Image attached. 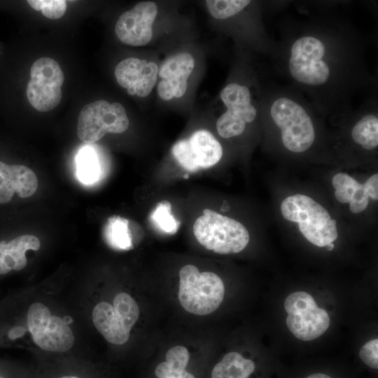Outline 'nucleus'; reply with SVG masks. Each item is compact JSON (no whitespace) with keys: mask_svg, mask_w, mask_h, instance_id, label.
<instances>
[{"mask_svg":"<svg viewBox=\"0 0 378 378\" xmlns=\"http://www.w3.org/2000/svg\"><path fill=\"white\" fill-rule=\"evenodd\" d=\"M284 218L298 223L302 235L312 244L323 247L336 240V220L328 211L311 197L296 194L286 197L281 204Z\"/></svg>","mask_w":378,"mask_h":378,"instance_id":"f257e3e1","label":"nucleus"},{"mask_svg":"<svg viewBox=\"0 0 378 378\" xmlns=\"http://www.w3.org/2000/svg\"><path fill=\"white\" fill-rule=\"evenodd\" d=\"M178 298L188 312L206 315L216 311L223 300L225 287L222 279L211 272H200L192 265L179 272Z\"/></svg>","mask_w":378,"mask_h":378,"instance_id":"f03ea898","label":"nucleus"},{"mask_svg":"<svg viewBox=\"0 0 378 378\" xmlns=\"http://www.w3.org/2000/svg\"><path fill=\"white\" fill-rule=\"evenodd\" d=\"M193 233L202 246L219 254L239 253L249 241L248 232L241 223L209 209L195 221Z\"/></svg>","mask_w":378,"mask_h":378,"instance_id":"7ed1b4c3","label":"nucleus"},{"mask_svg":"<svg viewBox=\"0 0 378 378\" xmlns=\"http://www.w3.org/2000/svg\"><path fill=\"white\" fill-rule=\"evenodd\" d=\"M270 115L280 129L284 146L290 151L302 153L315 138L312 120L304 108L293 99L281 97L274 101Z\"/></svg>","mask_w":378,"mask_h":378,"instance_id":"20e7f679","label":"nucleus"},{"mask_svg":"<svg viewBox=\"0 0 378 378\" xmlns=\"http://www.w3.org/2000/svg\"><path fill=\"white\" fill-rule=\"evenodd\" d=\"M139 316L136 302L126 293H118L113 305L101 302L92 310V321L97 330L106 341L116 345L128 341L130 330Z\"/></svg>","mask_w":378,"mask_h":378,"instance_id":"39448f33","label":"nucleus"},{"mask_svg":"<svg viewBox=\"0 0 378 378\" xmlns=\"http://www.w3.org/2000/svg\"><path fill=\"white\" fill-rule=\"evenodd\" d=\"M326 54V45L320 38L311 35L298 38L290 48L288 69L291 76L309 86L325 84L331 72Z\"/></svg>","mask_w":378,"mask_h":378,"instance_id":"423d86ee","label":"nucleus"},{"mask_svg":"<svg viewBox=\"0 0 378 378\" xmlns=\"http://www.w3.org/2000/svg\"><path fill=\"white\" fill-rule=\"evenodd\" d=\"M128 126L129 119L121 104H110L101 99L81 108L78 118L77 135L82 141L92 144L107 133H122Z\"/></svg>","mask_w":378,"mask_h":378,"instance_id":"0eeeda50","label":"nucleus"},{"mask_svg":"<svg viewBox=\"0 0 378 378\" xmlns=\"http://www.w3.org/2000/svg\"><path fill=\"white\" fill-rule=\"evenodd\" d=\"M288 316L286 325L293 335L303 341L319 337L330 323L327 312L317 306L313 297L304 291H296L285 300Z\"/></svg>","mask_w":378,"mask_h":378,"instance_id":"6e6552de","label":"nucleus"},{"mask_svg":"<svg viewBox=\"0 0 378 378\" xmlns=\"http://www.w3.org/2000/svg\"><path fill=\"white\" fill-rule=\"evenodd\" d=\"M27 324L34 342L42 349L64 352L74 345V333L63 318L52 316L48 307L36 302L29 307Z\"/></svg>","mask_w":378,"mask_h":378,"instance_id":"1a4fd4ad","label":"nucleus"},{"mask_svg":"<svg viewBox=\"0 0 378 378\" xmlns=\"http://www.w3.org/2000/svg\"><path fill=\"white\" fill-rule=\"evenodd\" d=\"M220 97L227 111L216 121L218 134L223 138L241 134L246 124L252 122L257 115L248 88L245 85L230 83L223 88Z\"/></svg>","mask_w":378,"mask_h":378,"instance_id":"9d476101","label":"nucleus"},{"mask_svg":"<svg viewBox=\"0 0 378 378\" xmlns=\"http://www.w3.org/2000/svg\"><path fill=\"white\" fill-rule=\"evenodd\" d=\"M172 152L179 164L190 172L209 168L217 164L223 155L220 144L205 130H197L188 139L178 141Z\"/></svg>","mask_w":378,"mask_h":378,"instance_id":"9b49d317","label":"nucleus"},{"mask_svg":"<svg viewBox=\"0 0 378 378\" xmlns=\"http://www.w3.org/2000/svg\"><path fill=\"white\" fill-rule=\"evenodd\" d=\"M158 13V6L153 1H141L125 11L118 18L115 31L125 44L144 46L153 37V24Z\"/></svg>","mask_w":378,"mask_h":378,"instance_id":"f8f14e48","label":"nucleus"},{"mask_svg":"<svg viewBox=\"0 0 378 378\" xmlns=\"http://www.w3.org/2000/svg\"><path fill=\"white\" fill-rule=\"evenodd\" d=\"M194 66L193 57L186 52L167 58L158 68V76L160 80L157 90L159 97L164 101H169L183 96Z\"/></svg>","mask_w":378,"mask_h":378,"instance_id":"ddd939ff","label":"nucleus"},{"mask_svg":"<svg viewBox=\"0 0 378 378\" xmlns=\"http://www.w3.org/2000/svg\"><path fill=\"white\" fill-rule=\"evenodd\" d=\"M158 76V66L153 62L129 57L119 62L115 69L118 84L130 95L147 97L153 90Z\"/></svg>","mask_w":378,"mask_h":378,"instance_id":"4468645a","label":"nucleus"},{"mask_svg":"<svg viewBox=\"0 0 378 378\" xmlns=\"http://www.w3.org/2000/svg\"><path fill=\"white\" fill-rule=\"evenodd\" d=\"M37 187V177L31 169L0 161V204L10 202L15 194L22 198L29 197Z\"/></svg>","mask_w":378,"mask_h":378,"instance_id":"2eb2a0df","label":"nucleus"},{"mask_svg":"<svg viewBox=\"0 0 378 378\" xmlns=\"http://www.w3.org/2000/svg\"><path fill=\"white\" fill-rule=\"evenodd\" d=\"M40 246L38 237L31 234L20 235L8 241H0V276L24 269L27 262L26 251H37Z\"/></svg>","mask_w":378,"mask_h":378,"instance_id":"dca6fc26","label":"nucleus"},{"mask_svg":"<svg viewBox=\"0 0 378 378\" xmlns=\"http://www.w3.org/2000/svg\"><path fill=\"white\" fill-rule=\"evenodd\" d=\"M256 369L253 360L232 351L226 354L214 366L211 378H250Z\"/></svg>","mask_w":378,"mask_h":378,"instance_id":"f3484780","label":"nucleus"},{"mask_svg":"<svg viewBox=\"0 0 378 378\" xmlns=\"http://www.w3.org/2000/svg\"><path fill=\"white\" fill-rule=\"evenodd\" d=\"M26 93L30 104L41 112L55 108L62 97L60 87L46 85L32 80L27 84Z\"/></svg>","mask_w":378,"mask_h":378,"instance_id":"a211bd4d","label":"nucleus"},{"mask_svg":"<svg viewBox=\"0 0 378 378\" xmlns=\"http://www.w3.org/2000/svg\"><path fill=\"white\" fill-rule=\"evenodd\" d=\"M31 80L50 86L62 85L64 77L59 64L50 57L36 59L30 69Z\"/></svg>","mask_w":378,"mask_h":378,"instance_id":"6ab92c4d","label":"nucleus"},{"mask_svg":"<svg viewBox=\"0 0 378 378\" xmlns=\"http://www.w3.org/2000/svg\"><path fill=\"white\" fill-rule=\"evenodd\" d=\"M353 140L366 150L378 146V118L373 114L363 116L351 130Z\"/></svg>","mask_w":378,"mask_h":378,"instance_id":"aec40b11","label":"nucleus"},{"mask_svg":"<svg viewBox=\"0 0 378 378\" xmlns=\"http://www.w3.org/2000/svg\"><path fill=\"white\" fill-rule=\"evenodd\" d=\"M104 235L108 243L118 249H129L132 246V234L129 220L113 216L109 218L105 227Z\"/></svg>","mask_w":378,"mask_h":378,"instance_id":"412c9836","label":"nucleus"},{"mask_svg":"<svg viewBox=\"0 0 378 378\" xmlns=\"http://www.w3.org/2000/svg\"><path fill=\"white\" fill-rule=\"evenodd\" d=\"M101 167L95 153L90 149L80 152L77 158V176L84 183H91L98 180Z\"/></svg>","mask_w":378,"mask_h":378,"instance_id":"4be33fe9","label":"nucleus"},{"mask_svg":"<svg viewBox=\"0 0 378 378\" xmlns=\"http://www.w3.org/2000/svg\"><path fill=\"white\" fill-rule=\"evenodd\" d=\"M250 3L246 0H207L206 6L214 18L223 20L241 12Z\"/></svg>","mask_w":378,"mask_h":378,"instance_id":"5701e85b","label":"nucleus"},{"mask_svg":"<svg viewBox=\"0 0 378 378\" xmlns=\"http://www.w3.org/2000/svg\"><path fill=\"white\" fill-rule=\"evenodd\" d=\"M188 364V361L180 357L169 356L156 366L155 374L158 378H195L186 371Z\"/></svg>","mask_w":378,"mask_h":378,"instance_id":"b1692460","label":"nucleus"},{"mask_svg":"<svg viewBox=\"0 0 378 378\" xmlns=\"http://www.w3.org/2000/svg\"><path fill=\"white\" fill-rule=\"evenodd\" d=\"M150 218L156 227L167 233L176 232L178 228L179 222L172 213V204L164 200L158 202L150 215Z\"/></svg>","mask_w":378,"mask_h":378,"instance_id":"393cba45","label":"nucleus"},{"mask_svg":"<svg viewBox=\"0 0 378 378\" xmlns=\"http://www.w3.org/2000/svg\"><path fill=\"white\" fill-rule=\"evenodd\" d=\"M332 184L335 188V196L341 203H349L356 189L360 183L345 173H338L332 179Z\"/></svg>","mask_w":378,"mask_h":378,"instance_id":"a878e982","label":"nucleus"},{"mask_svg":"<svg viewBox=\"0 0 378 378\" xmlns=\"http://www.w3.org/2000/svg\"><path fill=\"white\" fill-rule=\"evenodd\" d=\"M359 358L369 368L377 370L378 340L374 339L365 343L360 349Z\"/></svg>","mask_w":378,"mask_h":378,"instance_id":"bb28decb","label":"nucleus"},{"mask_svg":"<svg viewBox=\"0 0 378 378\" xmlns=\"http://www.w3.org/2000/svg\"><path fill=\"white\" fill-rule=\"evenodd\" d=\"M66 10V1L64 0H43L42 14L50 19H59Z\"/></svg>","mask_w":378,"mask_h":378,"instance_id":"cd10ccee","label":"nucleus"},{"mask_svg":"<svg viewBox=\"0 0 378 378\" xmlns=\"http://www.w3.org/2000/svg\"><path fill=\"white\" fill-rule=\"evenodd\" d=\"M369 196L367 194L363 184L360 183L354 191L350 203V210L354 214L364 211L369 204Z\"/></svg>","mask_w":378,"mask_h":378,"instance_id":"c85d7f7f","label":"nucleus"},{"mask_svg":"<svg viewBox=\"0 0 378 378\" xmlns=\"http://www.w3.org/2000/svg\"><path fill=\"white\" fill-rule=\"evenodd\" d=\"M363 187L369 197L373 200L378 199V174L371 176L364 183Z\"/></svg>","mask_w":378,"mask_h":378,"instance_id":"c756f323","label":"nucleus"},{"mask_svg":"<svg viewBox=\"0 0 378 378\" xmlns=\"http://www.w3.org/2000/svg\"><path fill=\"white\" fill-rule=\"evenodd\" d=\"M302 378H337L332 374L323 371H314L306 374Z\"/></svg>","mask_w":378,"mask_h":378,"instance_id":"7c9ffc66","label":"nucleus"},{"mask_svg":"<svg viewBox=\"0 0 378 378\" xmlns=\"http://www.w3.org/2000/svg\"><path fill=\"white\" fill-rule=\"evenodd\" d=\"M29 6L36 10H41L43 0H29Z\"/></svg>","mask_w":378,"mask_h":378,"instance_id":"2f4dec72","label":"nucleus"},{"mask_svg":"<svg viewBox=\"0 0 378 378\" xmlns=\"http://www.w3.org/2000/svg\"><path fill=\"white\" fill-rule=\"evenodd\" d=\"M63 320L67 325L73 322V319L70 316H65L63 318Z\"/></svg>","mask_w":378,"mask_h":378,"instance_id":"473e14b6","label":"nucleus"},{"mask_svg":"<svg viewBox=\"0 0 378 378\" xmlns=\"http://www.w3.org/2000/svg\"><path fill=\"white\" fill-rule=\"evenodd\" d=\"M326 246V248H327V249L328 251H331V250H332L334 248L335 246L332 242V243H330V244H327Z\"/></svg>","mask_w":378,"mask_h":378,"instance_id":"72a5a7b5","label":"nucleus"},{"mask_svg":"<svg viewBox=\"0 0 378 378\" xmlns=\"http://www.w3.org/2000/svg\"><path fill=\"white\" fill-rule=\"evenodd\" d=\"M61 378H78L76 376H64V377H62Z\"/></svg>","mask_w":378,"mask_h":378,"instance_id":"f704fd0d","label":"nucleus"},{"mask_svg":"<svg viewBox=\"0 0 378 378\" xmlns=\"http://www.w3.org/2000/svg\"><path fill=\"white\" fill-rule=\"evenodd\" d=\"M0 378H6V377H4L3 375L0 374Z\"/></svg>","mask_w":378,"mask_h":378,"instance_id":"c9c22d12","label":"nucleus"}]
</instances>
